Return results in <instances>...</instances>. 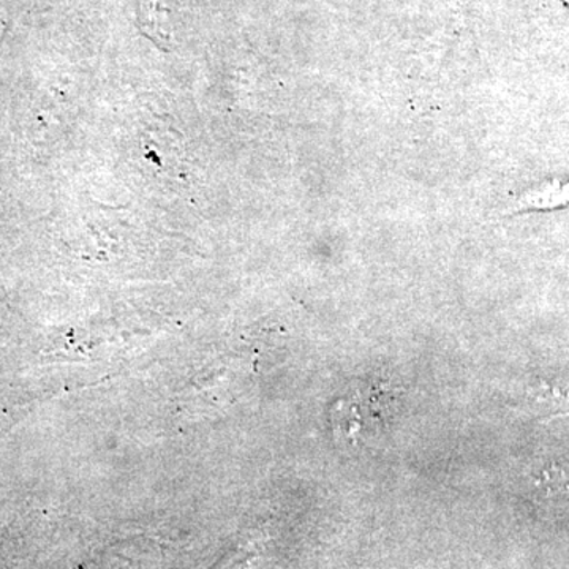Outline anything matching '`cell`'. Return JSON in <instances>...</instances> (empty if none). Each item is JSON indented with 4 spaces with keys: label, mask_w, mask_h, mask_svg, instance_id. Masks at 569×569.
<instances>
[{
    "label": "cell",
    "mask_w": 569,
    "mask_h": 569,
    "mask_svg": "<svg viewBox=\"0 0 569 569\" xmlns=\"http://www.w3.org/2000/svg\"><path fill=\"white\" fill-rule=\"evenodd\" d=\"M535 485L546 496L560 497L569 493V471L559 463H549L535 475Z\"/></svg>",
    "instance_id": "3957f363"
},
{
    "label": "cell",
    "mask_w": 569,
    "mask_h": 569,
    "mask_svg": "<svg viewBox=\"0 0 569 569\" xmlns=\"http://www.w3.org/2000/svg\"><path fill=\"white\" fill-rule=\"evenodd\" d=\"M396 406L391 391L380 387H362L356 389L348 399L340 400L335 408L337 432L351 443L358 445L370 433L380 429L381 422L392 415Z\"/></svg>",
    "instance_id": "6da1fadb"
},
{
    "label": "cell",
    "mask_w": 569,
    "mask_h": 569,
    "mask_svg": "<svg viewBox=\"0 0 569 569\" xmlns=\"http://www.w3.org/2000/svg\"><path fill=\"white\" fill-rule=\"evenodd\" d=\"M522 403L531 417L545 422L569 417V387L553 378L533 377L523 389Z\"/></svg>",
    "instance_id": "7a4b0ae2"
}]
</instances>
